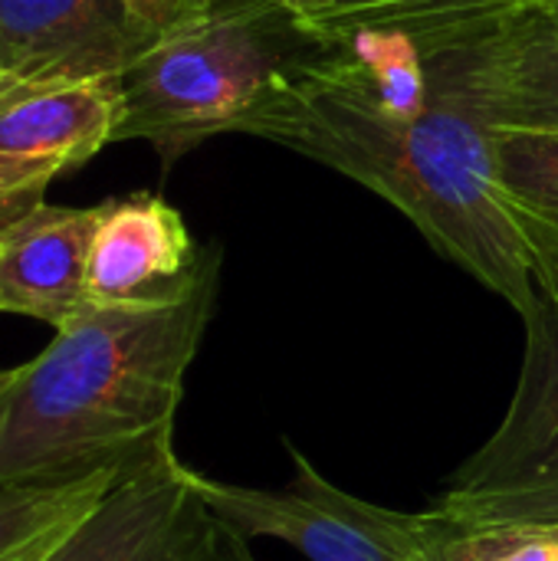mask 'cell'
Instances as JSON below:
<instances>
[{"mask_svg":"<svg viewBox=\"0 0 558 561\" xmlns=\"http://www.w3.org/2000/svg\"><path fill=\"white\" fill-rule=\"evenodd\" d=\"M497 20L506 16L421 20L332 39L237 131L385 197L441 256L526 319L543 293L497 187L493 128L467 89L470 39Z\"/></svg>","mask_w":558,"mask_h":561,"instance_id":"6da1fadb","label":"cell"},{"mask_svg":"<svg viewBox=\"0 0 558 561\" xmlns=\"http://www.w3.org/2000/svg\"><path fill=\"white\" fill-rule=\"evenodd\" d=\"M220 247L161 306L86 302L0 398V486L132 480L174 457L184 375L214 319Z\"/></svg>","mask_w":558,"mask_h":561,"instance_id":"7a4b0ae2","label":"cell"},{"mask_svg":"<svg viewBox=\"0 0 558 561\" xmlns=\"http://www.w3.org/2000/svg\"><path fill=\"white\" fill-rule=\"evenodd\" d=\"M326 43L280 0H207L122 72L115 141H148L161 168L240 122Z\"/></svg>","mask_w":558,"mask_h":561,"instance_id":"3957f363","label":"cell"},{"mask_svg":"<svg viewBox=\"0 0 558 561\" xmlns=\"http://www.w3.org/2000/svg\"><path fill=\"white\" fill-rule=\"evenodd\" d=\"M523 322L510 411L434 503L460 536L558 529V299L543 296Z\"/></svg>","mask_w":558,"mask_h":561,"instance_id":"277c9868","label":"cell"},{"mask_svg":"<svg viewBox=\"0 0 558 561\" xmlns=\"http://www.w3.org/2000/svg\"><path fill=\"white\" fill-rule=\"evenodd\" d=\"M286 490H250L191 470L204 503L243 539H280L309 561H454L460 533L437 513L372 506L332 486L289 440Z\"/></svg>","mask_w":558,"mask_h":561,"instance_id":"5b68a950","label":"cell"},{"mask_svg":"<svg viewBox=\"0 0 558 561\" xmlns=\"http://www.w3.org/2000/svg\"><path fill=\"white\" fill-rule=\"evenodd\" d=\"M53 561H257L250 539L197 493L191 470L168 457L115 483Z\"/></svg>","mask_w":558,"mask_h":561,"instance_id":"8992f818","label":"cell"},{"mask_svg":"<svg viewBox=\"0 0 558 561\" xmlns=\"http://www.w3.org/2000/svg\"><path fill=\"white\" fill-rule=\"evenodd\" d=\"M210 247H194L184 217L158 194L138 191L99 204L86 263V302L92 306H161L181 299Z\"/></svg>","mask_w":558,"mask_h":561,"instance_id":"52a82bcc","label":"cell"},{"mask_svg":"<svg viewBox=\"0 0 558 561\" xmlns=\"http://www.w3.org/2000/svg\"><path fill=\"white\" fill-rule=\"evenodd\" d=\"M118 76H0V154L72 171L115 141Z\"/></svg>","mask_w":558,"mask_h":561,"instance_id":"ba28073f","label":"cell"},{"mask_svg":"<svg viewBox=\"0 0 558 561\" xmlns=\"http://www.w3.org/2000/svg\"><path fill=\"white\" fill-rule=\"evenodd\" d=\"M95 207L33 204L0 230V312L62 329L86 306Z\"/></svg>","mask_w":558,"mask_h":561,"instance_id":"9c48e42d","label":"cell"},{"mask_svg":"<svg viewBox=\"0 0 558 561\" xmlns=\"http://www.w3.org/2000/svg\"><path fill=\"white\" fill-rule=\"evenodd\" d=\"M0 36L26 72L118 76L158 33L125 0H0Z\"/></svg>","mask_w":558,"mask_h":561,"instance_id":"30bf717a","label":"cell"},{"mask_svg":"<svg viewBox=\"0 0 558 561\" xmlns=\"http://www.w3.org/2000/svg\"><path fill=\"white\" fill-rule=\"evenodd\" d=\"M467 89L490 128L558 131V16L526 10L480 26Z\"/></svg>","mask_w":558,"mask_h":561,"instance_id":"8fae6325","label":"cell"},{"mask_svg":"<svg viewBox=\"0 0 558 561\" xmlns=\"http://www.w3.org/2000/svg\"><path fill=\"white\" fill-rule=\"evenodd\" d=\"M493 168L536 286L546 299H558V131L493 128Z\"/></svg>","mask_w":558,"mask_h":561,"instance_id":"7c38bea8","label":"cell"},{"mask_svg":"<svg viewBox=\"0 0 558 561\" xmlns=\"http://www.w3.org/2000/svg\"><path fill=\"white\" fill-rule=\"evenodd\" d=\"M115 483V473H99L62 486H0V561H53Z\"/></svg>","mask_w":558,"mask_h":561,"instance_id":"4fadbf2b","label":"cell"},{"mask_svg":"<svg viewBox=\"0 0 558 561\" xmlns=\"http://www.w3.org/2000/svg\"><path fill=\"white\" fill-rule=\"evenodd\" d=\"M523 13L533 0H329L316 10H299L303 23L322 39H335L365 26L408 16H477V13Z\"/></svg>","mask_w":558,"mask_h":561,"instance_id":"5bb4252c","label":"cell"},{"mask_svg":"<svg viewBox=\"0 0 558 561\" xmlns=\"http://www.w3.org/2000/svg\"><path fill=\"white\" fill-rule=\"evenodd\" d=\"M454 561H558V529L460 536Z\"/></svg>","mask_w":558,"mask_h":561,"instance_id":"9a60e30c","label":"cell"},{"mask_svg":"<svg viewBox=\"0 0 558 561\" xmlns=\"http://www.w3.org/2000/svg\"><path fill=\"white\" fill-rule=\"evenodd\" d=\"M62 174L53 161H26L0 154V217L26 210L43 201L46 187Z\"/></svg>","mask_w":558,"mask_h":561,"instance_id":"2e32d148","label":"cell"},{"mask_svg":"<svg viewBox=\"0 0 558 561\" xmlns=\"http://www.w3.org/2000/svg\"><path fill=\"white\" fill-rule=\"evenodd\" d=\"M125 3L132 7V13H135L145 26H151L155 33H161V30L174 26L181 16H187V13H194L197 7H204L207 0H125Z\"/></svg>","mask_w":558,"mask_h":561,"instance_id":"e0dca14e","label":"cell"},{"mask_svg":"<svg viewBox=\"0 0 558 561\" xmlns=\"http://www.w3.org/2000/svg\"><path fill=\"white\" fill-rule=\"evenodd\" d=\"M7 72H26V62H23V56L0 36V76H7Z\"/></svg>","mask_w":558,"mask_h":561,"instance_id":"ac0fdd59","label":"cell"},{"mask_svg":"<svg viewBox=\"0 0 558 561\" xmlns=\"http://www.w3.org/2000/svg\"><path fill=\"white\" fill-rule=\"evenodd\" d=\"M533 13H546V16H558V0H533Z\"/></svg>","mask_w":558,"mask_h":561,"instance_id":"d6986e66","label":"cell"},{"mask_svg":"<svg viewBox=\"0 0 558 561\" xmlns=\"http://www.w3.org/2000/svg\"><path fill=\"white\" fill-rule=\"evenodd\" d=\"M280 3H286V7H293V10H316V7H322V3H329V0H280Z\"/></svg>","mask_w":558,"mask_h":561,"instance_id":"ffe728a7","label":"cell"},{"mask_svg":"<svg viewBox=\"0 0 558 561\" xmlns=\"http://www.w3.org/2000/svg\"><path fill=\"white\" fill-rule=\"evenodd\" d=\"M13 375H16V368H0V398H3V391L10 388Z\"/></svg>","mask_w":558,"mask_h":561,"instance_id":"44dd1931","label":"cell"},{"mask_svg":"<svg viewBox=\"0 0 558 561\" xmlns=\"http://www.w3.org/2000/svg\"><path fill=\"white\" fill-rule=\"evenodd\" d=\"M16 214H23V210H16ZM16 214H7V217H0V230H3V227H7V224H10V220L16 217Z\"/></svg>","mask_w":558,"mask_h":561,"instance_id":"7402d4cb","label":"cell"}]
</instances>
